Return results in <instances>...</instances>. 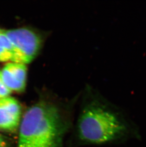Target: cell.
Here are the masks:
<instances>
[{"instance_id": "6da1fadb", "label": "cell", "mask_w": 146, "mask_h": 147, "mask_svg": "<svg viewBox=\"0 0 146 147\" xmlns=\"http://www.w3.org/2000/svg\"><path fill=\"white\" fill-rule=\"evenodd\" d=\"M63 131L57 107L38 103L26 111L21 121L17 147H58Z\"/></svg>"}, {"instance_id": "7a4b0ae2", "label": "cell", "mask_w": 146, "mask_h": 147, "mask_svg": "<svg viewBox=\"0 0 146 147\" xmlns=\"http://www.w3.org/2000/svg\"><path fill=\"white\" fill-rule=\"evenodd\" d=\"M125 127L116 115L102 107H88L78 123L80 137L91 143H104L118 139L124 133Z\"/></svg>"}, {"instance_id": "277c9868", "label": "cell", "mask_w": 146, "mask_h": 147, "mask_svg": "<svg viewBox=\"0 0 146 147\" xmlns=\"http://www.w3.org/2000/svg\"><path fill=\"white\" fill-rule=\"evenodd\" d=\"M21 107L16 99L6 97L0 99V129L14 131L20 125Z\"/></svg>"}, {"instance_id": "52a82bcc", "label": "cell", "mask_w": 146, "mask_h": 147, "mask_svg": "<svg viewBox=\"0 0 146 147\" xmlns=\"http://www.w3.org/2000/svg\"><path fill=\"white\" fill-rule=\"evenodd\" d=\"M3 147V140L0 137V147Z\"/></svg>"}, {"instance_id": "5b68a950", "label": "cell", "mask_w": 146, "mask_h": 147, "mask_svg": "<svg viewBox=\"0 0 146 147\" xmlns=\"http://www.w3.org/2000/svg\"><path fill=\"white\" fill-rule=\"evenodd\" d=\"M26 65L19 63L10 62L3 68L1 72L4 84L11 92H23L26 84Z\"/></svg>"}, {"instance_id": "8992f818", "label": "cell", "mask_w": 146, "mask_h": 147, "mask_svg": "<svg viewBox=\"0 0 146 147\" xmlns=\"http://www.w3.org/2000/svg\"><path fill=\"white\" fill-rule=\"evenodd\" d=\"M13 45L5 32L0 28V62H13Z\"/></svg>"}, {"instance_id": "3957f363", "label": "cell", "mask_w": 146, "mask_h": 147, "mask_svg": "<svg viewBox=\"0 0 146 147\" xmlns=\"http://www.w3.org/2000/svg\"><path fill=\"white\" fill-rule=\"evenodd\" d=\"M5 32L13 45V62L26 65L34 59L42 45L37 33L27 28L5 30Z\"/></svg>"}]
</instances>
